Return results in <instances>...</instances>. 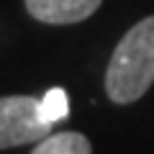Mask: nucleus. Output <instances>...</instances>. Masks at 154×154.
Here are the masks:
<instances>
[{
  "mask_svg": "<svg viewBox=\"0 0 154 154\" xmlns=\"http://www.w3.org/2000/svg\"><path fill=\"white\" fill-rule=\"evenodd\" d=\"M154 82V16L131 26L116 44L105 69V93L110 103L128 105L146 95Z\"/></svg>",
  "mask_w": 154,
  "mask_h": 154,
  "instance_id": "1",
  "label": "nucleus"
},
{
  "mask_svg": "<svg viewBox=\"0 0 154 154\" xmlns=\"http://www.w3.org/2000/svg\"><path fill=\"white\" fill-rule=\"evenodd\" d=\"M54 123L44 118L41 100L31 95H5L0 98V149H16L38 144L49 136Z\"/></svg>",
  "mask_w": 154,
  "mask_h": 154,
  "instance_id": "2",
  "label": "nucleus"
},
{
  "mask_svg": "<svg viewBox=\"0 0 154 154\" xmlns=\"http://www.w3.org/2000/svg\"><path fill=\"white\" fill-rule=\"evenodd\" d=\"M23 3L28 16L46 26H69L88 21L103 5V0H23Z\"/></svg>",
  "mask_w": 154,
  "mask_h": 154,
  "instance_id": "3",
  "label": "nucleus"
},
{
  "mask_svg": "<svg viewBox=\"0 0 154 154\" xmlns=\"http://www.w3.org/2000/svg\"><path fill=\"white\" fill-rule=\"evenodd\" d=\"M31 154H93V144L80 131H59L44 136Z\"/></svg>",
  "mask_w": 154,
  "mask_h": 154,
  "instance_id": "4",
  "label": "nucleus"
},
{
  "mask_svg": "<svg viewBox=\"0 0 154 154\" xmlns=\"http://www.w3.org/2000/svg\"><path fill=\"white\" fill-rule=\"evenodd\" d=\"M41 110H44V118L49 123H59L62 118H67L69 113V100H67V93L62 88H51L44 93L41 98Z\"/></svg>",
  "mask_w": 154,
  "mask_h": 154,
  "instance_id": "5",
  "label": "nucleus"
}]
</instances>
